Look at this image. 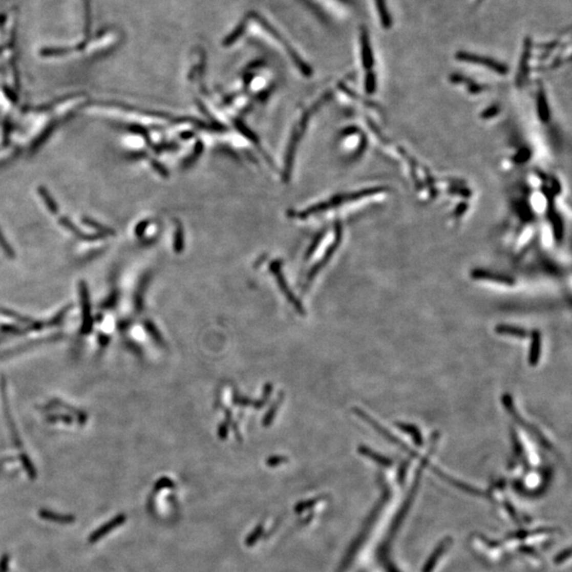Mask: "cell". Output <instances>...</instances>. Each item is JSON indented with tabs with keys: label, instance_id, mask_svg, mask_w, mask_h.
Wrapping results in <instances>:
<instances>
[{
	"label": "cell",
	"instance_id": "obj_9",
	"mask_svg": "<svg viewBox=\"0 0 572 572\" xmlns=\"http://www.w3.org/2000/svg\"><path fill=\"white\" fill-rule=\"evenodd\" d=\"M59 223H60L61 226L65 227L67 230H69L70 232H72V234L75 235L76 237H80V238H89V237L84 236L82 231H80L78 228H76L67 218H60V219H59Z\"/></svg>",
	"mask_w": 572,
	"mask_h": 572
},
{
	"label": "cell",
	"instance_id": "obj_2",
	"mask_svg": "<svg viewBox=\"0 0 572 572\" xmlns=\"http://www.w3.org/2000/svg\"><path fill=\"white\" fill-rule=\"evenodd\" d=\"M359 41H361L363 66L368 72H370V71H372V67L374 65V56H373L372 46H371L369 31L365 26L362 27V29H361Z\"/></svg>",
	"mask_w": 572,
	"mask_h": 572
},
{
	"label": "cell",
	"instance_id": "obj_10",
	"mask_svg": "<svg viewBox=\"0 0 572 572\" xmlns=\"http://www.w3.org/2000/svg\"><path fill=\"white\" fill-rule=\"evenodd\" d=\"M0 248H2V249L6 252V255H7L8 257H10V258L14 257V251H13V249L11 248V246L8 244V242H7V240L5 239V237H4V235H3L2 231H0Z\"/></svg>",
	"mask_w": 572,
	"mask_h": 572
},
{
	"label": "cell",
	"instance_id": "obj_1",
	"mask_svg": "<svg viewBox=\"0 0 572 572\" xmlns=\"http://www.w3.org/2000/svg\"><path fill=\"white\" fill-rule=\"evenodd\" d=\"M456 58L460 61H463V63L488 68L491 71L500 75H505L509 73V67L506 64L489 56H483L469 51H458L456 53Z\"/></svg>",
	"mask_w": 572,
	"mask_h": 572
},
{
	"label": "cell",
	"instance_id": "obj_7",
	"mask_svg": "<svg viewBox=\"0 0 572 572\" xmlns=\"http://www.w3.org/2000/svg\"><path fill=\"white\" fill-rule=\"evenodd\" d=\"M37 192L40 195L46 207H47V209L50 211V213L56 214L58 212V206L55 203V200L52 198V196L50 195V193L48 192V190L44 187H38Z\"/></svg>",
	"mask_w": 572,
	"mask_h": 572
},
{
	"label": "cell",
	"instance_id": "obj_6",
	"mask_svg": "<svg viewBox=\"0 0 572 572\" xmlns=\"http://www.w3.org/2000/svg\"><path fill=\"white\" fill-rule=\"evenodd\" d=\"M39 516L44 519H47V520H51L54 522H58V523H71L74 520V517L71 515H61V514H56L54 512L51 511H46V510H41L39 512Z\"/></svg>",
	"mask_w": 572,
	"mask_h": 572
},
{
	"label": "cell",
	"instance_id": "obj_13",
	"mask_svg": "<svg viewBox=\"0 0 572 572\" xmlns=\"http://www.w3.org/2000/svg\"><path fill=\"white\" fill-rule=\"evenodd\" d=\"M6 94L8 95V97H9V99H10L11 101L16 102L17 99H16V96H15V94L13 92V90H10V89L7 88V89H6Z\"/></svg>",
	"mask_w": 572,
	"mask_h": 572
},
{
	"label": "cell",
	"instance_id": "obj_12",
	"mask_svg": "<svg viewBox=\"0 0 572 572\" xmlns=\"http://www.w3.org/2000/svg\"><path fill=\"white\" fill-rule=\"evenodd\" d=\"M9 567V556L5 555L0 561V572H7Z\"/></svg>",
	"mask_w": 572,
	"mask_h": 572
},
{
	"label": "cell",
	"instance_id": "obj_3",
	"mask_svg": "<svg viewBox=\"0 0 572 572\" xmlns=\"http://www.w3.org/2000/svg\"><path fill=\"white\" fill-rule=\"evenodd\" d=\"M532 39L531 37H525L524 41H523V50H522V54H521V58H520V64H519V69H518V75H517V80L518 82H522V80L525 78V75H527V71L529 68V60L531 57V51H532Z\"/></svg>",
	"mask_w": 572,
	"mask_h": 572
},
{
	"label": "cell",
	"instance_id": "obj_11",
	"mask_svg": "<svg viewBox=\"0 0 572 572\" xmlns=\"http://www.w3.org/2000/svg\"><path fill=\"white\" fill-rule=\"evenodd\" d=\"M559 44H560V40H553V41H551V43H548V44H543V45H539V46H538V47H539L540 49L545 50V51H548V52H550L551 50H553V49H555L556 47H558V46H559ZM538 47H537V48H538Z\"/></svg>",
	"mask_w": 572,
	"mask_h": 572
},
{
	"label": "cell",
	"instance_id": "obj_8",
	"mask_svg": "<svg viewBox=\"0 0 572 572\" xmlns=\"http://www.w3.org/2000/svg\"><path fill=\"white\" fill-rule=\"evenodd\" d=\"M83 222H84V224H86L88 227H90V228H92V229H95L96 231H98V234H101V235H104V236H114V235H115V234H114V231H113L111 228H107V227H105V226H103V225H101V224L95 222L94 220L84 218V219H83Z\"/></svg>",
	"mask_w": 572,
	"mask_h": 572
},
{
	"label": "cell",
	"instance_id": "obj_5",
	"mask_svg": "<svg viewBox=\"0 0 572 572\" xmlns=\"http://www.w3.org/2000/svg\"><path fill=\"white\" fill-rule=\"evenodd\" d=\"M123 519H124V518H123L122 516H118L117 518L111 520V522L103 524L101 528H99L96 532H94V533H92V534L90 535V537H89V542H90V543H96L97 540L101 539L103 536H105L106 534L110 533L114 528H116V527H118L119 524H121L122 521H123Z\"/></svg>",
	"mask_w": 572,
	"mask_h": 572
},
{
	"label": "cell",
	"instance_id": "obj_4",
	"mask_svg": "<svg viewBox=\"0 0 572 572\" xmlns=\"http://www.w3.org/2000/svg\"><path fill=\"white\" fill-rule=\"evenodd\" d=\"M375 8L377 10L378 17L380 20V25L384 29L388 30L392 27V17L387 7V0H374Z\"/></svg>",
	"mask_w": 572,
	"mask_h": 572
}]
</instances>
